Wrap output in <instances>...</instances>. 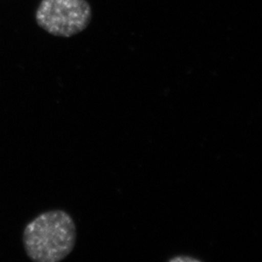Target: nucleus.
Segmentation results:
<instances>
[{
    "label": "nucleus",
    "mask_w": 262,
    "mask_h": 262,
    "mask_svg": "<svg viewBox=\"0 0 262 262\" xmlns=\"http://www.w3.org/2000/svg\"><path fill=\"white\" fill-rule=\"evenodd\" d=\"M23 242L30 260L60 261L74 250L77 227L67 211L48 210L27 224L23 231Z\"/></svg>",
    "instance_id": "f257e3e1"
},
{
    "label": "nucleus",
    "mask_w": 262,
    "mask_h": 262,
    "mask_svg": "<svg viewBox=\"0 0 262 262\" xmlns=\"http://www.w3.org/2000/svg\"><path fill=\"white\" fill-rule=\"evenodd\" d=\"M91 20V6L87 0H42L36 12L37 25L56 37L78 34Z\"/></svg>",
    "instance_id": "f03ea898"
}]
</instances>
